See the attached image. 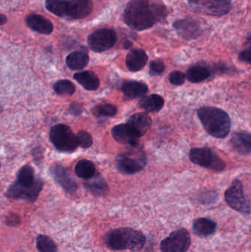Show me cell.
Segmentation results:
<instances>
[{
    "instance_id": "cell-2",
    "label": "cell",
    "mask_w": 251,
    "mask_h": 252,
    "mask_svg": "<svg viewBox=\"0 0 251 252\" xmlns=\"http://www.w3.org/2000/svg\"><path fill=\"white\" fill-rule=\"evenodd\" d=\"M44 187L41 179H35L33 168L25 165L18 172L16 181L10 185L5 196L13 199H25L29 202L36 201Z\"/></svg>"
},
{
    "instance_id": "cell-38",
    "label": "cell",
    "mask_w": 251,
    "mask_h": 252,
    "mask_svg": "<svg viewBox=\"0 0 251 252\" xmlns=\"http://www.w3.org/2000/svg\"><path fill=\"white\" fill-rule=\"evenodd\" d=\"M133 46V43L130 41H125V44H124V48L125 49H130Z\"/></svg>"
},
{
    "instance_id": "cell-9",
    "label": "cell",
    "mask_w": 251,
    "mask_h": 252,
    "mask_svg": "<svg viewBox=\"0 0 251 252\" xmlns=\"http://www.w3.org/2000/svg\"><path fill=\"white\" fill-rule=\"evenodd\" d=\"M116 32L109 28L97 30L88 37V44L91 50L96 53H103L109 50L116 42Z\"/></svg>"
},
{
    "instance_id": "cell-7",
    "label": "cell",
    "mask_w": 251,
    "mask_h": 252,
    "mask_svg": "<svg viewBox=\"0 0 251 252\" xmlns=\"http://www.w3.org/2000/svg\"><path fill=\"white\" fill-rule=\"evenodd\" d=\"M225 199L233 210L243 214H251V204L245 195L243 185L240 180L234 181L227 189L225 192Z\"/></svg>"
},
{
    "instance_id": "cell-34",
    "label": "cell",
    "mask_w": 251,
    "mask_h": 252,
    "mask_svg": "<svg viewBox=\"0 0 251 252\" xmlns=\"http://www.w3.org/2000/svg\"><path fill=\"white\" fill-rule=\"evenodd\" d=\"M165 63L162 61H153L150 63V74L151 75H159L165 70Z\"/></svg>"
},
{
    "instance_id": "cell-10",
    "label": "cell",
    "mask_w": 251,
    "mask_h": 252,
    "mask_svg": "<svg viewBox=\"0 0 251 252\" xmlns=\"http://www.w3.org/2000/svg\"><path fill=\"white\" fill-rule=\"evenodd\" d=\"M190 4L197 11L215 16L227 14L231 9V0H190Z\"/></svg>"
},
{
    "instance_id": "cell-22",
    "label": "cell",
    "mask_w": 251,
    "mask_h": 252,
    "mask_svg": "<svg viewBox=\"0 0 251 252\" xmlns=\"http://www.w3.org/2000/svg\"><path fill=\"white\" fill-rule=\"evenodd\" d=\"M89 62V56L86 50H80L72 52L66 57L68 67L72 70H81L86 67Z\"/></svg>"
},
{
    "instance_id": "cell-20",
    "label": "cell",
    "mask_w": 251,
    "mask_h": 252,
    "mask_svg": "<svg viewBox=\"0 0 251 252\" xmlns=\"http://www.w3.org/2000/svg\"><path fill=\"white\" fill-rule=\"evenodd\" d=\"M232 148L242 155L251 153V133L248 132H237L234 133L230 141Z\"/></svg>"
},
{
    "instance_id": "cell-37",
    "label": "cell",
    "mask_w": 251,
    "mask_h": 252,
    "mask_svg": "<svg viewBox=\"0 0 251 252\" xmlns=\"http://www.w3.org/2000/svg\"><path fill=\"white\" fill-rule=\"evenodd\" d=\"M69 112L75 115H79L82 113L83 108L82 106L79 103H74L70 105L69 109Z\"/></svg>"
},
{
    "instance_id": "cell-39",
    "label": "cell",
    "mask_w": 251,
    "mask_h": 252,
    "mask_svg": "<svg viewBox=\"0 0 251 252\" xmlns=\"http://www.w3.org/2000/svg\"><path fill=\"white\" fill-rule=\"evenodd\" d=\"M0 22H1V25H3L4 24H5L7 22V17H6L4 15H1V20H0Z\"/></svg>"
},
{
    "instance_id": "cell-27",
    "label": "cell",
    "mask_w": 251,
    "mask_h": 252,
    "mask_svg": "<svg viewBox=\"0 0 251 252\" xmlns=\"http://www.w3.org/2000/svg\"><path fill=\"white\" fill-rule=\"evenodd\" d=\"M210 76V72L207 68L202 66H195L187 70L186 77L191 83H200Z\"/></svg>"
},
{
    "instance_id": "cell-32",
    "label": "cell",
    "mask_w": 251,
    "mask_h": 252,
    "mask_svg": "<svg viewBox=\"0 0 251 252\" xmlns=\"http://www.w3.org/2000/svg\"><path fill=\"white\" fill-rule=\"evenodd\" d=\"M78 143L83 148H88L92 145L93 139L91 134L85 130H80L77 134Z\"/></svg>"
},
{
    "instance_id": "cell-4",
    "label": "cell",
    "mask_w": 251,
    "mask_h": 252,
    "mask_svg": "<svg viewBox=\"0 0 251 252\" xmlns=\"http://www.w3.org/2000/svg\"><path fill=\"white\" fill-rule=\"evenodd\" d=\"M197 116L206 131L213 137L223 139L229 133L231 120L225 111L204 106L197 110Z\"/></svg>"
},
{
    "instance_id": "cell-18",
    "label": "cell",
    "mask_w": 251,
    "mask_h": 252,
    "mask_svg": "<svg viewBox=\"0 0 251 252\" xmlns=\"http://www.w3.org/2000/svg\"><path fill=\"white\" fill-rule=\"evenodd\" d=\"M121 90L130 99L143 97L148 93L147 84L141 81H125L121 86Z\"/></svg>"
},
{
    "instance_id": "cell-19",
    "label": "cell",
    "mask_w": 251,
    "mask_h": 252,
    "mask_svg": "<svg viewBox=\"0 0 251 252\" xmlns=\"http://www.w3.org/2000/svg\"><path fill=\"white\" fill-rule=\"evenodd\" d=\"M216 229L217 223L212 219L200 218L193 222V233L200 238H208L214 235Z\"/></svg>"
},
{
    "instance_id": "cell-25",
    "label": "cell",
    "mask_w": 251,
    "mask_h": 252,
    "mask_svg": "<svg viewBox=\"0 0 251 252\" xmlns=\"http://www.w3.org/2000/svg\"><path fill=\"white\" fill-rule=\"evenodd\" d=\"M164 105L165 100L163 97L158 94H151L142 97L139 101V107L149 112H159L163 108Z\"/></svg>"
},
{
    "instance_id": "cell-31",
    "label": "cell",
    "mask_w": 251,
    "mask_h": 252,
    "mask_svg": "<svg viewBox=\"0 0 251 252\" xmlns=\"http://www.w3.org/2000/svg\"><path fill=\"white\" fill-rule=\"evenodd\" d=\"M117 112L116 106L109 103L100 104L93 109V114L97 118H106V117H113Z\"/></svg>"
},
{
    "instance_id": "cell-14",
    "label": "cell",
    "mask_w": 251,
    "mask_h": 252,
    "mask_svg": "<svg viewBox=\"0 0 251 252\" xmlns=\"http://www.w3.org/2000/svg\"><path fill=\"white\" fill-rule=\"evenodd\" d=\"M173 27L178 35L184 39H196L200 36L202 31L200 25L193 19H181L173 24Z\"/></svg>"
},
{
    "instance_id": "cell-21",
    "label": "cell",
    "mask_w": 251,
    "mask_h": 252,
    "mask_svg": "<svg viewBox=\"0 0 251 252\" xmlns=\"http://www.w3.org/2000/svg\"><path fill=\"white\" fill-rule=\"evenodd\" d=\"M128 124L136 133L142 136L152 126V120L150 117L146 113H137L133 115L128 121Z\"/></svg>"
},
{
    "instance_id": "cell-11",
    "label": "cell",
    "mask_w": 251,
    "mask_h": 252,
    "mask_svg": "<svg viewBox=\"0 0 251 252\" xmlns=\"http://www.w3.org/2000/svg\"><path fill=\"white\" fill-rule=\"evenodd\" d=\"M118 170L125 174L133 175L141 171L147 164L144 154H141L137 158L127 154H121L116 158Z\"/></svg>"
},
{
    "instance_id": "cell-23",
    "label": "cell",
    "mask_w": 251,
    "mask_h": 252,
    "mask_svg": "<svg viewBox=\"0 0 251 252\" xmlns=\"http://www.w3.org/2000/svg\"><path fill=\"white\" fill-rule=\"evenodd\" d=\"M84 187L88 192L95 196H103L109 191L107 183L100 174H96L94 177L88 179L84 183Z\"/></svg>"
},
{
    "instance_id": "cell-40",
    "label": "cell",
    "mask_w": 251,
    "mask_h": 252,
    "mask_svg": "<svg viewBox=\"0 0 251 252\" xmlns=\"http://www.w3.org/2000/svg\"><path fill=\"white\" fill-rule=\"evenodd\" d=\"M246 45H247L248 47H250V50H251V34L249 35L247 40H246Z\"/></svg>"
},
{
    "instance_id": "cell-29",
    "label": "cell",
    "mask_w": 251,
    "mask_h": 252,
    "mask_svg": "<svg viewBox=\"0 0 251 252\" xmlns=\"http://www.w3.org/2000/svg\"><path fill=\"white\" fill-rule=\"evenodd\" d=\"M36 248L39 252H58L53 240L45 235L37 236Z\"/></svg>"
},
{
    "instance_id": "cell-28",
    "label": "cell",
    "mask_w": 251,
    "mask_h": 252,
    "mask_svg": "<svg viewBox=\"0 0 251 252\" xmlns=\"http://www.w3.org/2000/svg\"><path fill=\"white\" fill-rule=\"evenodd\" d=\"M67 0H46V8L57 16H66Z\"/></svg>"
},
{
    "instance_id": "cell-5",
    "label": "cell",
    "mask_w": 251,
    "mask_h": 252,
    "mask_svg": "<svg viewBox=\"0 0 251 252\" xmlns=\"http://www.w3.org/2000/svg\"><path fill=\"white\" fill-rule=\"evenodd\" d=\"M50 139L56 149L61 152H74L79 145L77 135L64 124L53 126L50 131Z\"/></svg>"
},
{
    "instance_id": "cell-8",
    "label": "cell",
    "mask_w": 251,
    "mask_h": 252,
    "mask_svg": "<svg viewBox=\"0 0 251 252\" xmlns=\"http://www.w3.org/2000/svg\"><path fill=\"white\" fill-rule=\"evenodd\" d=\"M191 245V235L184 228L171 232L167 238L161 242L162 252H187Z\"/></svg>"
},
{
    "instance_id": "cell-30",
    "label": "cell",
    "mask_w": 251,
    "mask_h": 252,
    "mask_svg": "<svg viewBox=\"0 0 251 252\" xmlns=\"http://www.w3.org/2000/svg\"><path fill=\"white\" fill-rule=\"evenodd\" d=\"M55 92L59 95H72L75 93V86L69 80H60L53 86Z\"/></svg>"
},
{
    "instance_id": "cell-24",
    "label": "cell",
    "mask_w": 251,
    "mask_h": 252,
    "mask_svg": "<svg viewBox=\"0 0 251 252\" xmlns=\"http://www.w3.org/2000/svg\"><path fill=\"white\" fill-rule=\"evenodd\" d=\"M74 78L79 83L85 90L95 91L100 86V80L94 72L91 71H83L74 75Z\"/></svg>"
},
{
    "instance_id": "cell-1",
    "label": "cell",
    "mask_w": 251,
    "mask_h": 252,
    "mask_svg": "<svg viewBox=\"0 0 251 252\" xmlns=\"http://www.w3.org/2000/svg\"><path fill=\"white\" fill-rule=\"evenodd\" d=\"M166 7L149 0H131L124 11V21L130 28L144 31L165 19Z\"/></svg>"
},
{
    "instance_id": "cell-33",
    "label": "cell",
    "mask_w": 251,
    "mask_h": 252,
    "mask_svg": "<svg viewBox=\"0 0 251 252\" xmlns=\"http://www.w3.org/2000/svg\"><path fill=\"white\" fill-rule=\"evenodd\" d=\"M186 76L182 72L173 71L169 75V81L172 85L181 86L185 82Z\"/></svg>"
},
{
    "instance_id": "cell-16",
    "label": "cell",
    "mask_w": 251,
    "mask_h": 252,
    "mask_svg": "<svg viewBox=\"0 0 251 252\" xmlns=\"http://www.w3.org/2000/svg\"><path fill=\"white\" fill-rule=\"evenodd\" d=\"M25 22L31 30L38 33L49 35L53 31L52 22L41 15H28L25 18Z\"/></svg>"
},
{
    "instance_id": "cell-12",
    "label": "cell",
    "mask_w": 251,
    "mask_h": 252,
    "mask_svg": "<svg viewBox=\"0 0 251 252\" xmlns=\"http://www.w3.org/2000/svg\"><path fill=\"white\" fill-rule=\"evenodd\" d=\"M53 179L67 193L72 194L77 190L78 186L69 171L60 164H54L50 169Z\"/></svg>"
},
{
    "instance_id": "cell-36",
    "label": "cell",
    "mask_w": 251,
    "mask_h": 252,
    "mask_svg": "<svg viewBox=\"0 0 251 252\" xmlns=\"http://www.w3.org/2000/svg\"><path fill=\"white\" fill-rule=\"evenodd\" d=\"M239 59L242 62L251 64V50H245L242 52L239 56Z\"/></svg>"
},
{
    "instance_id": "cell-6",
    "label": "cell",
    "mask_w": 251,
    "mask_h": 252,
    "mask_svg": "<svg viewBox=\"0 0 251 252\" xmlns=\"http://www.w3.org/2000/svg\"><path fill=\"white\" fill-rule=\"evenodd\" d=\"M190 158L193 163L205 168L222 171L225 169V163L210 148H193L190 152Z\"/></svg>"
},
{
    "instance_id": "cell-17",
    "label": "cell",
    "mask_w": 251,
    "mask_h": 252,
    "mask_svg": "<svg viewBox=\"0 0 251 252\" xmlns=\"http://www.w3.org/2000/svg\"><path fill=\"white\" fill-rule=\"evenodd\" d=\"M148 57L144 50L135 49L131 50L126 56V66L131 72H138L147 64Z\"/></svg>"
},
{
    "instance_id": "cell-13",
    "label": "cell",
    "mask_w": 251,
    "mask_h": 252,
    "mask_svg": "<svg viewBox=\"0 0 251 252\" xmlns=\"http://www.w3.org/2000/svg\"><path fill=\"white\" fill-rule=\"evenodd\" d=\"M113 139L119 143L136 147L138 144L140 136L128 124L115 126L112 129Z\"/></svg>"
},
{
    "instance_id": "cell-15",
    "label": "cell",
    "mask_w": 251,
    "mask_h": 252,
    "mask_svg": "<svg viewBox=\"0 0 251 252\" xmlns=\"http://www.w3.org/2000/svg\"><path fill=\"white\" fill-rule=\"evenodd\" d=\"M92 10L91 0H69L66 16L72 19H82L91 14Z\"/></svg>"
},
{
    "instance_id": "cell-3",
    "label": "cell",
    "mask_w": 251,
    "mask_h": 252,
    "mask_svg": "<svg viewBox=\"0 0 251 252\" xmlns=\"http://www.w3.org/2000/svg\"><path fill=\"white\" fill-rule=\"evenodd\" d=\"M106 247L114 251H140L145 245L146 238L141 231L130 227L112 229L105 235Z\"/></svg>"
},
{
    "instance_id": "cell-26",
    "label": "cell",
    "mask_w": 251,
    "mask_h": 252,
    "mask_svg": "<svg viewBox=\"0 0 251 252\" xmlns=\"http://www.w3.org/2000/svg\"><path fill=\"white\" fill-rule=\"evenodd\" d=\"M75 173L81 179H91L96 175L95 165L94 163L89 160H80L75 167Z\"/></svg>"
},
{
    "instance_id": "cell-35",
    "label": "cell",
    "mask_w": 251,
    "mask_h": 252,
    "mask_svg": "<svg viewBox=\"0 0 251 252\" xmlns=\"http://www.w3.org/2000/svg\"><path fill=\"white\" fill-rule=\"evenodd\" d=\"M20 223V217L16 213H10L6 216L5 224L10 227H16Z\"/></svg>"
}]
</instances>
